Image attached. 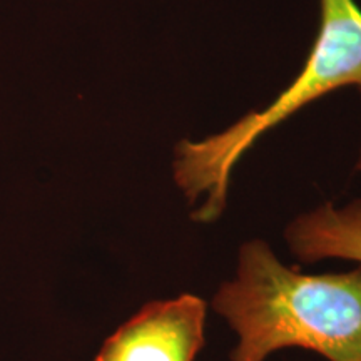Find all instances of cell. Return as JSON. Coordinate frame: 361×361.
<instances>
[{
  "instance_id": "cell-3",
  "label": "cell",
  "mask_w": 361,
  "mask_h": 361,
  "mask_svg": "<svg viewBox=\"0 0 361 361\" xmlns=\"http://www.w3.org/2000/svg\"><path fill=\"white\" fill-rule=\"evenodd\" d=\"M204 326L201 298L154 301L107 338L96 361H194L204 346Z\"/></svg>"
},
{
  "instance_id": "cell-1",
  "label": "cell",
  "mask_w": 361,
  "mask_h": 361,
  "mask_svg": "<svg viewBox=\"0 0 361 361\" xmlns=\"http://www.w3.org/2000/svg\"><path fill=\"white\" fill-rule=\"evenodd\" d=\"M213 308L238 333L231 361H264L283 348L328 361H361V264L333 274H301L252 239L239 251L238 274Z\"/></svg>"
},
{
  "instance_id": "cell-2",
  "label": "cell",
  "mask_w": 361,
  "mask_h": 361,
  "mask_svg": "<svg viewBox=\"0 0 361 361\" xmlns=\"http://www.w3.org/2000/svg\"><path fill=\"white\" fill-rule=\"evenodd\" d=\"M319 30L303 69L273 102L218 134L176 146L174 180L189 204L196 206V221L219 218L234 166L261 135L333 90L345 85L361 89L360 6L355 0H319Z\"/></svg>"
},
{
  "instance_id": "cell-5",
  "label": "cell",
  "mask_w": 361,
  "mask_h": 361,
  "mask_svg": "<svg viewBox=\"0 0 361 361\" xmlns=\"http://www.w3.org/2000/svg\"><path fill=\"white\" fill-rule=\"evenodd\" d=\"M361 90V89H360ZM356 171H361V147H360V154H358V161H356Z\"/></svg>"
},
{
  "instance_id": "cell-4",
  "label": "cell",
  "mask_w": 361,
  "mask_h": 361,
  "mask_svg": "<svg viewBox=\"0 0 361 361\" xmlns=\"http://www.w3.org/2000/svg\"><path fill=\"white\" fill-rule=\"evenodd\" d=\"M284 236L293 255L306 263L326 258L361 263V200L343 207L326 202L298 216Z\"/></svg>"
}]
</instances>
